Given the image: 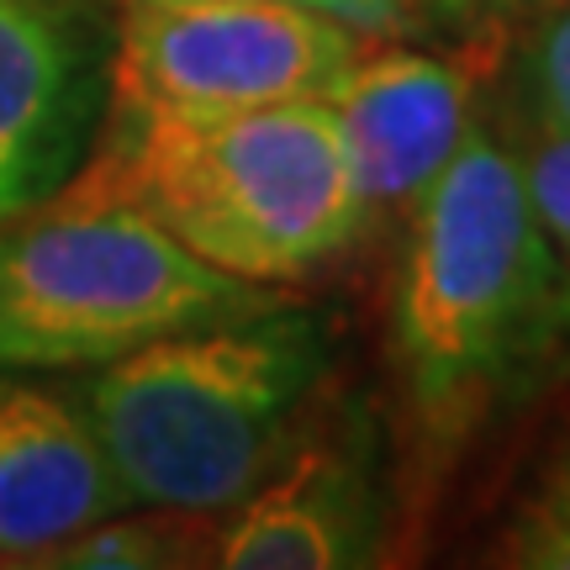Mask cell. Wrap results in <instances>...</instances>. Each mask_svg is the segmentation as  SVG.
<instances>
[{"label":"cell","mask_w":570,"mask_h":570,"mask_svg":"<svg viewBox=\"0 0 570 570\" xmlns=\"http://www.w3.org/2000/svg\"><path fill=\"white\" fill-rule=\"evenodd\" d=\"M491 566L512 570H570V412L554 428L539 470L518 491L508 523L491 544Z\"/></svg>","instance_id":"cell-11"},{"label":"cell","mask_w":570,"mask_h":570,"mask_svg":"<svg viewBox=\"0 0 570 570\" xmlns=\"http://www.w3.org/2000/svg\"><path fill=\"white\" fill-rule=\"evenodd\" d=\"M391 370L423 487L570 386V269L487 132L407 212Z\"/></svg>","instance_id":"cell-1"},{"label":"cell","mask_w":570,"mask_h":570,"mask_svg":"<svg viewBox=\"0 0 570 570\" xmlns=\"http://www.w3.org/2000/svg\"><path fill=\"white\" fill-rule=\"evenodd\" d=\"M529 80H533V106H539V122H554L570 111V0L544 21V32L533 38V59H529Z\"/></svg>","instance_id":"cell-13"},{"label":"cell","mask_w":570,"mask_h":570,"mask_svg":"<svg viewBox=\"0 0 570 570\" xmlns=\"http://www.w3.org/2000/svg\"><path fill=\"white\" fill-rule=\"evenodd\" d=\"M106 59L85 0H0V227L90 159Z\"/></svg>","instance_id":"cell-7"},{"label":"cell","mask_w":570,"mask_h":570,"mask_svg":"<svg viewBox=\"0 0 570 570\" xmlns=\"http://www.w3.org/2000/svg\"><path fill=\"white\" fill-rule=\"evenodd\" d=\"M512 159H518V180H523L533 217L544 227L550 248L560 254V265L570 269V127L539 122L529 148Z\"/></svg>","instance_id":"cell-12"},{"label":"cell","mask_w":570,"mask_h":570,"mask_svg":"<svg viewBox=\"0 0 570 570\" xmlns=\"http://www.w3.org/2000/svg\"><path fill=\"white\" fill-rule=\"evenodd\" d=\"M323 381V323L254 306L101 365L80 407L132 508L223 518L302 439Z\"/></svg>","instance_id":"cell-3"},{"label":"cell","mask_w":570,"mask_h":570,"mask_svg":"<svg viewBox=\"0 0 570 570\" xmlns=\"http://www.w3.org/2000/svg\"><path fill=\"white\" fill-rule=\"evenodd\" d=\"M386 512L370 423L302 428L281 465L217 518L212 560L227 570L370 566L386 544Z\"/></svg>","instance_id":"cell-6"},{"label":"cell","mask_w":570,"mask_h":570,"mask_svg":"<svg viewBox=\"0 0 570 570\" xmlns=\"http://www.w3.org/2000/svg\"><path fill=\"white\" fill-rule=\"evenodd\" d=\"M265 306L148 212L69 180L0 227V370H101L164 333Z\"/></svg>","instance_id":"cell-4"},{"label":"cell","mask_w":570,"mask_h":570,"mask_svg":"<svg viewBox=\"0 0 570 570\" xmlns=\"http://www.w3.org/2000/svg\"><path fill=\"white\" fill-rule=\"evenodd\" d=\"M132 508L69 396L0 370V566H48L75 533Z\"/></svg>","instance_id":"cell-9"},{"label":"cell","mask_w":570,"mask_h":570,"mask_svg":"<svg viewBox=\"0 0 570 570\" xmlns=\"http://www.w3.org/2000/svg\"><path fill=\"white\" fill-rule=\"evenodd\" d=\"M296 6H312V11H327V17L360 27L370 38H396L412 21V11L402 0H296Z\"/></svg>","instance_id":"cell-14"},{"label":"cell","mask_w":570,"mask_h":570,"mask_svg":"<svg viewBox=\"0 0 570 570\" xmlns=\"http://www.w3.org/2000/svg\"><path fill=\"white\" fill-rule=\"evenodd\" d=\"M402 6H407V11H417V6H423V0H402Z\"/></svg>","instance_id":"cell-15"},{"label":"cell","mask_w":570,"mask_h":570,"mask_svg":"<svg viewBox=\"0 0 570 570\" xmlns=\"http://www.w3.org/2000/svg\"><path fill=\"white\" fill-rule=\"evenodd\" d=\"M75 180L132 202L196 259L259 291L317 275L370 223L327 101L106 111Z\"/></svg>","instance_id":"cell-2"},{"label":"cell","mask_w":570,"mask_h":570,"mask_svg":"<svg viewBox=\"0 0 570 570\" xmlns=\"http://www.w3.org/2000/svg\"><path fill=\"white\" fill-rule=\"evenodd\" d=\"M217 518H185L164 508H122L75 533L63 550L48 554V566L63 570H159L212 560Z\"/></svg>","instance_id":"cell-10"},{"label":"cell","mask_w":570,"mask_h":570,"mask_svg":"<svg viewBox=\"0 0 570 570\" xmlns=\"http://www.w3.org/2000/svg\"><path fill=\"white\" fill-rule=\"evenodd\" d=\"M323 101L338 122L370 217L412 212L475 132L465 69L386 38H370Z\"/></svg>","instance_id":"cell-8"},{"label":"cell","mask_w":570,"mask_h":570,"mask_svg":"<svg viewBox=\"0 0 570 570\" xmlns=\"http://www.w3.org/2000/svg\"><path fill=\"white\" fill-rule=\"evenodd\" d=\"M106 111L323 101L370 32L296 0H117Z\"/></svg>","instance_id":"cell-5"}]
</instances>
